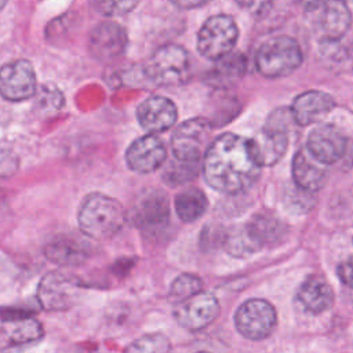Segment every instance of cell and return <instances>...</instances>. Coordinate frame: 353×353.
Masks as SVG:
<instances>
[{"instance_id": "obj_1", "label": "cell", "mask_w": 353, "mask_h": 353, "mask_svg": "<svg viewBox=\"0 0 353 353\" xmlns=\"http://www.w3.org/2000/svg\"><path fill=\"white\" fill-rule=\"evenodd\" d=\"M203 174L205 182L215 190L236 194L256 182L261 167L252 157L250 141L237 134L226 132L208 145Z\"/></svg>"}, {"instance_id": "obj_2", "label": "cell", "mask_w": 353, "mask_h": 353, "mask_svg": "<svg viewBox=\"0 0 353 353\" xmlns=\"http://www.w3.org/2000/svg\"><path fill=\"white\" fill-rule=\"evenodd\" d=\"M127 219L125 210L113 197L102 193L88 194L77 215L80 230L94 240L113 237Z\"/></svg>"}, {"instance_id": "obj_3", "label": "cell", "mask_w": 353, "mask_h": 353, "mask_svg": "<svg viewBox=\"0 0 353 353\" xmlns=\"http://www.w3.org/2000/svg\"><path fill=\"white\" fill-rule=\"evenodd\" d=\"M291 113L277 109L269 114L261 131L250 141V149L259 167H270L281 160L288 148V128Z\"/></svg>"}, {"instance_id": "obj_4", "label": "cell", "mask_w": 353, "mask_h": 353, "mask_svg": "<svg viewBox=\"0 0 353 353\" xmlns=\"http://www.w3.org/2000/svg\"><path fill=\"white\" fill-rule=\"evenodd\" d=\"M302 50L290 36H276L266 40L258 50L255 65L258 72L268 79L285 77L302 63Z\"/></svg>"}, {"instance_id": "obj_5", "label": "cell", "mask_w": 353, "mask_h": 353, "mask_svg": "<svg viewBox=\"0 0 353 353\" xmlns=\"http://www.w3.org/2000/svg\"><path fill=\"white\" fill-rule=\"evenodd\" d=\"M143 72L157 85L183 84L190 76L189 54L178 44L163 46L146 61Z\"/></svg>"}, {"instance_id": "obj_6", "label": "cell", "mask_w": 353, "mask_h": 353, "mask_svg": "<svg viewBox=\"0 0 353 353\" xmlns=\"http://www.w3.org/2000/svg\"><path fill=\"white\" fill-rule=\"evenodd\" d=\"M239 39V29L229 15L210 17L199 30L197 51L207 59L218 61L232 52Z\"/></svg>"}, {"instance_id": "obj_7", "label": "cell", "mask_w": 353, "mask_h": 353, "mask_svg": "<svg viewBox=\"0 0 353 353\" xmlns=\"http://www.w3.org/2000/svg\"><path fill=\"white\" fill-rule=\"evenodd\" d=\"M305 11L321 41L339 40L350 26V11L343 1H310Z\"/></svg>"}, {"instance_id": "obj_8", "label": "cell", "mask_w": 353, "mask_h": 353, "mask_svg": "<svg viewBox=\"0 0 353 353\" xmlns=\"http://www.w3.org/2000/svg\"><path fill=\"white\" fill-rule=\"evenodd\" d=\"M277 316L274 307L265 299H248L239 306L234 314L237 331L248 339L268 338L276 328Z\"/></svg>"}, {"instance_id": "obj_9", "label": "cell", "mask_w": 353, "mask_h": 353, "mask_svg": "<svg viewBox=\"0 0 353 353\" xmlns=\"http://www.w3.org/2000/svg\"><path fill=\"white\" fill-rule=\"evenodd\" d=\"M210 142V124L204 119H190L181 123L171 137L174 159L200 163Z\"/></svg>"}, {"instance_id": "obj_10", "label": "cell", "mask_w": 353, "mask_h": 353, "mask_svg": "<svg viewBox=\"0 0 353 353\" xmlns=\"http://www.w3.org/2000/svg\"><path fill=\"white\" fill-rule=\"evenodd\" d=\"M170 219V203L164 192L148 189L142 192L132 208L131 221L145 232L163 229Z\"/></svg>"}, {"instance_id": "obj_11", "label": "cell", "mask_w": 353, "mask_h": 353, "mask_svg": "<svg viewBox=\"0 0 353 353\" xmlns=\"http://www.w3.org/2000/svg\"><path fill=\"white\" fill-rule=\"evenodd\" d=\"M219 313V303L211 292H199L175 306L174 317L176 323L189 330L199 331L210 325Z\"/></svg>"}, {"instance_id": "obj_12", "label": "cell", "mask_w": 353, "mask_h": 353, "mask_svg": "<svg viewBox=\"0 0 353 353\" xmlns=\"http://www.w3.org/2000/svg\"><path fill=\"white\" fill-rule=\"evenodd\" d=\"M127 44V32L116 22H101L88 36L90 52L99 62H112L120 58Z\"/></svg>"}, {"instance_id": "obj_13", "label": "cell", "mask_w": 353, "mask_h": 353, "mask_svg": "<svg viewBox=\"0 0 353 353\" xmlns=\"http://www.w3.org/2000/svg\"><path fill=\"white\" fill-rule=\"evenodd\" d=\"M36 92V74L30 62L12 61L0 69V95L17 102L30 98Z\"/></svg>"}, {"instance_id": "obj_14", "label": "cell", "mask_w": 353, "mask_h": 353, "mask_svg": "<svg viewBox=\"0 0 353 353\" xmlns=\"http://www.w3.org/2000/svg\"><path fill=\"white\" fill-rule=\"evenodd\" d=\"M79 288L76 280L59 272H50L39 284V302L46 310H65L76 302Z\"/></svg>"}, {"instance_id": "obj_15", "label": "cell", "mask_w": 353, "mask_h": 353, "mask_svg": "<svg viewBox=\"0 0 353 353\" xmlns=\"http://www.w3.org/2000/svg\"><path fill=\"white\" fill-rule=\"evenodd\" d=\"M167 159V149L157 135L148 134L135 139L125 153L128 167L138 174L157 170Z\"/></svg>"}, {"instance_id": "obj_16", "label": "cell", "mask_w": 353, "mask_h": 353, "mask_svg": "<svg viewBox=\"0 0 353 353\" xmlns=\"http://www.w3.org/2000/svg\"><path fill=\"white\" fill-rule=\"evenodd\" d=\"M305 148L320 163L330 165L345 154L346 138L335 125L320 124L310 131Z\"/></svg>"}, {"instance_id": "obj_17", "label": "cell", "mask_w": 353, "mask_h": 353, "mask_svg": "<svg viewBox=\"0 0 353 353\" xmlns=\"http://www.w3.org/2000/svg\"><path fill=\"white\" fill-rule=\"evenodd\" d=\"M176 116L174 102L161 95L145 99L137 109V119L141 127L153 135L170 130L175 124Z\"/></svg>"}, {"instance_id": "obj_18", "label": "cell", "mask_w": 353, "mask_h": 353, "mask_svg": "<svg viewBox=\"0 0 353 353\" xmlns=\"http://www.w3.org/2000/svg\"><path fill=\"white\" fill-rule=\"evenodd\" d=\"M292 176L295 186L316 193L328 178V165L313 157L306 148H301L292 160Z\"/></svg>"}, {"instance_id": "obj_19", "label": "cell", "mask_w": 353, "mask_h": 353, "mask_svg": "<svg viewBox=\"0 0 353 353\" xmlns=\"http://www.w3.org/2000/svg\"><path fill=\"white\" fill-rule=\"evenodd\" d=\"M43 334L41 324L30 316L6 320L0 325V350H11L34 343L41 339Z\"/></svg>"}, {"instance_id": "obj_20", "label": "cell", "mask_w": 353, "mask_h": 353, "mask_svg": "<svg viewBox=\"0 0 353 353\" xmlns=\"http://www.w3.org/2000/svg\"><path fill=\"white\" fill-rule=\"evenodd\" d=\"M335 102L331 95L323 91H306L298 95L290 109L292 120L302 125H310L320 121L332 108Z\"/></svg>"}, {"instance_id": "obj_21", "label": "cell", "mask_w": 353, "mask_h": 353, "mask_svg": "<svg viewBox=\"0 0 353 353\" xmlns=\"http://www.w3.org/2000/svg\"><path fill=\"white\" fill-rule=\"evenodd\" d=\"M296 298L302 307L312 314H320L328 310L334 303V292L331 287L323 279L314 276L306 279L301 284Z\"/></svg>"}, {"instance_id": "obj_22", "label": "cell", "mask_w": 353, "mask_h": 353, "mask_svg": "<svg viewBox=\"0 0 353 353\" xmlns=\"http://www.w3.org/2000/svg\"><path fill=\"white\" fill-rule=\"evenodd\" d=\"M244 228L259 250L266 244L279 241L287 232V226L277 216L268 212L254 215Z\"/></svg>"}, {"instance_id": "obj_23", "label": "cell", "mask_w": 353, "mask_h": 353, "mask_svg": "<svg viewBox=\"0 0 353 353\" xmlns=\"http://www.w3.org/2000/svg\"><path fill=\"white\" fill-rule=\"evenodd\" d=\"M215 62V66L205 76L207 81L215 87H226L236 83L247 70V59L240 52H229Z\"/></svg>"}, {"instance_id": "obj_24", "label": "cell", "mask_w": 353, "mask_h": 353, "mask_svg": "<svg viewBox=\"0 0 353 353\" xmlns=\"http://www.w3.org/2000/svg\"><path fill=\"white\" fill-rule=\"evenodd\" d=\"M46 256L61 266H79L88 258V250L70 237H57L46 247Z\"/></svg>"}, {"instance_id": "obj_25", "label": "cell", "mask_w": 353, "mask_h": 353, "mask_svg": "<svg viewBox=\"0 0 353 353\" xmlns=\"http://www.w3.org/2000/svg\"><path fill=\"white\" fill-rule=\"evenodd\" d=\"M174 205L181 221L194 222L204 215L208 207V201L200 189L189 188L176 194Z\"/></svg>"}, {"instance_id": "obj_26", "label": "cell", "mask_w": 353, "mask_h": 353, "mask_svg": "<svg viewBox=\"0 0 353 353\" xmlns=\"http://www.w3.org/2000/svg\"><path fill=\"white\" fill-rule=\"evenodd\" d=\"M200 171V163L181 161L172 159L167 163L163 171V182L168 186H181L193 181Z\"/></svg>"}, {"instance_id": "obj_27", "label": "cell", "mask_w": 353, "mask_h": 353, "mask_svg": "<svg viewBox=\"0 0 353 353\" xmlns=\"http://www.w3.org/2000/svg\"><path fill=\"white\" fill-rule=\"evenodd\" d=\"M201 288L203 281L197 276L183 273L172 281L168 291V301L176 306L183 301L189 299L190 296L201 292Z\"/></svg>"}, {"instance_id": "obj_28", "label": "cell", "mask_w": 353, "mask_h": 353, "mask_svg": "<svg viewBox=\"0 0 353 353\" xmlns=\"http://www.w3.org/2000/svg\"><path fill=\"white\" fill-rule=\"evenodd\" d=\"M223 247L233 256H247L259 251V247L251 240L244 226L228 233L223 240Z\"/></svg>"}, {"instance_id": "obj_29", "label": "cell", "mask_w": 353, "mask_h": 353, "mask_svg": "<svg viewBox=\"0 0 353 353\" xmlns=\"http://www.w3.org/2000/svg\"><path fill=\"white\" fill-rule=\"evenodd\" d=\"M170 341L161 334H148L127 346L124 353H168Z\"/></svg>"}, {"instance_id": "obj_30", "label": "cell", "mask_w": 353, "mask_h": 353, "mask_svg": "<svg viewBox=\"0 0 353 353\" xmlns=\"http://www.w3.org/2000/svg\"><path fill=\"white\" fill-rule=\"evenodd\" d=\"M314 203H316V193L306 192L303 189H299L298 186H294V189L288 190V193L284 197L285 207L295 214L309 211L314 205Z\"/></svg>"}, {"instance_id": "obj_31", "label": "cell", "mask_w": 353, "mask_h": 353, "mask_svg": "<svg viewBox=\"0 0 353 353\" xmlns=\"http://www.w3.org/2000/svg\"><path fill=\"white\" fill-rule=\"evenodd\" d=\"M92 6L102 15L119 17L132 11L138 6V1H97Z\"/></svg>"}, {"instance_id": "obj_32", "label": "cell", "mask_w": 353, "mask_h": 353, "mask_svg": "<svg viewBox=\"0 0 353 353\" xmlns=\"http://www.w3.org/2000/svg\"><path fill=\"white\" fill-rule=\"evenodd\" d=\"M17 170V159L8 150H0V176H8Z\"/></svg>"}, {"instance_id": "obj_33", "label": "cell", "mask_w": 353, "mask_h": 353, "mask_svg": "<svg viewBox=\"0 0 353 353\" xmlns=\"http://www.w3.org/2000/svg\"><path fill=\"white\" fill-rule=\"evenodd\" d=\"M336 274L339 277V280L346 284V285H352V261L350 258H347L345 262H342L338 269H336Z\"/></svg>"}, {"instance_id": "obj_34", "label": "cell", "mask_w": 353, "mask_h": 353, "mask_svg": "<svg viewBox=\"0 0 353 353\" xmlns=\"http://www.w3.org/2000/svg\"><path fill=\"white\" fill-rule=\"evenodd\" d=\"M171 4H174L175 7L178 8H182V10H189V8H196V7H201L204 4H207V1H189V0H185V1H171Z\"/></svg>"}, {"instance_id": "obj_35", "label": "cell", "mask_w": 353, "mask_h": 353, "mask_svg": "<svg viewBox=\"0 0 353 353\" xmlns=\"http://www.w3.org/2000/svg\"><path fill=\"white\" fill-rule=\"evenodd\" d=\"M4 4H6V3H4V1H0V8H1V7H3V6H4Z\"/></svg>"}, {"instance_id": "obj_36", "label": "cell", "mask_w": 353, "mask_h": 353, "mask_svg": "<svg viewBox=\"0 0 353 353\" xmlns=\"http://www.w3.org/2000/svg\"><path fill=\"white\" fill-rule=\"evenodd\" d=\"M197 353H207V352H197Z\"/></svg>"}]
</instances>
